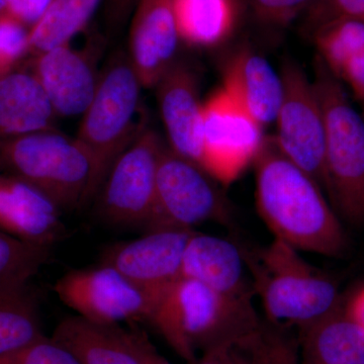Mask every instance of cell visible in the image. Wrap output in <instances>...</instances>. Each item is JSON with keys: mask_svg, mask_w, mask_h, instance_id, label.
Segmentation results:
<instances>
[{"mask_svg": "<svg viewBox=\"0 0 364 364\" xmlns=\"http://www.w3.org/2000/svg\"><path fill=\"white\" fill-rule=\"evenodd\" d=\"M102 0H53L46 13L28 30V55L37 56L71 44L88 25Z\"/></svg>", "mask_w": 364, "mask_h": 364, "instance_id": "23", "label": "cell"}, {"mask_svg": "<svg viewBox=\"0 0 364 364\" xmlns=\"http://www.w3.org/2000/svg\"><path fill=\"white\" fill-rule=\"evenodd\" d=\"M53 0H11L6 11L30 30L42 18Z\"/></svg>", "mask_w": 364, "mask_h": 364, "instance_id": "33", "label": "cell"}, {"mask_svg": "<svg viewBox=\"0 0 364 364\" xmlns=\"http://www.w3.org/2000/svg\"><path fill=\"white\" fill-rule=\"evenodd\" d=\"M219 186L202 166L165 144L146 232L193 230L208 222L226 224L230 219L229 203Z\"/></svg>", "mask_w": 364, "mask_h": 364, "instance_id": "7", "label": "cell"}, {"mask_svg": "<svg viewBox=\"0 0 364 364\" xmlns=\"http://www.w3.org/2000/svg\"><path fill=\"white\" fill-rule=\"evenodd\" d=\"M312 37L320 58L337 76L349 59L364 52V21H335L323 26Z\"/></svg>", "mask_w": 364, "mask_h": 364, "instance_id": "25", "label": "cell"}, {"mask_svg": "<svg viewBox=\"0 0 364 364\" xmlns=\"http://www.w3.org/2000/svg\"><path fill=\"white\" fill-rule=\"evenodd\" d=\"M53 338L70 349L82 364H143L129 331L95 324L79 316L64 318Z\"/></svg>", "mask_w": 364, "mask_h": 364, "instance_id": "21", "label": "cell"}, {"mask_svg": "<svg viewBox=\"0 0 364 364\" xmlns=\"http://www.w3.org/2000/svg\"><path fill=\"white\" fill-rule=\"evenodd\" d=\"M0 364H82L80 359L54 338L42 336L20 350L0 358Z\"/></svg>", "mask_w": 364, "mask_h": 364, "instance_id": "28", "label": "cell"}, {"mask_svg": "<svg viewBox=\"0 0 364 364\" xmlns=\"http://www.w3.org/2000/svg\"><path fill=\"white\" fill-rule=\"evenodd\" d=\"M317 0H249L254 16L267 26H289L306 14Z\"/></svg>", "mask_w": 364, "mask_h": 364, "instance_id": "31", "label": "cell"}, {"mask_svg": "<svg viewBox=\"0 0 364 364\" xmlns=\"http://www.w3.org/2000/svg\"><path fill=\"white\" fill-rule=\"evenodd\" d=\"M224 86L263 127L275 121L282 100V80L267 59L249 49L235 53L225 65Z\"/></svg>", "mask_w": 364, "mask_h": 364, "instance_id": "18", "label": "cell"}, {"mask_svg": "<svg viewBox=\"0 0 364 364\" xmlns=\"http://www.w3.org/2000/svg\"><path fill=\"white\" fill-rule=\"evenodd\" d=\"M282 100L273 136L282 154L326 188L325 121L313 81L291 60L282 65Z\"/></svg>", "mask_w": 364, "mask_h": 364, "instance_id": "10", "label": "cell"}, {"mask_svg": "<svg viewBox=\"0 0 364 364\" xmlns=\"http://www.w3.org/2000/svg\"><path fill=\"white\" fill-rule=\"evenodd\" d=\"M11 0H0V13L6 11L7 6L11 4Z\"/></svg>", "mask_w": 364, "mask_h": 364, "instance_id": "37", "label": "cell"}, {"mask_svg": "<svg viewBox=\"0 0 364 364\" xmlns=\"http://www.w3.org/2000/svg\"><path fill=\"white\" fill-rule=\"evenodd\" d=\"M30 70L44 88L57 117L85 114L100 79L88 53L78 51L71 44L32 57Z\"/></svg>", "mask_w": 364, "mask_h": 364, "instance_id": "15", "label": "cell"}, {"mask_svg": "<svg viewBox=\"0 0 364 364\" xmlns=\"http://www.w3.org/2000/svg\"><path fill=\"white\" fill-rule=\"evenodd\" d=\"M181 40L198 47L221 44L233 32L235 0H172Z\"/></svg>", "mask_w": 364, "mask_h": 364, "instance_id": "22", "label": "cell"}, {"mask_svg": "<svg viewBox=\"0 0 364 364\" xmlns=\"http://www.w3.org/2000/svg\"><path fill=\"white\" fill-rule=\"evenodd\" d=\"M263 335L261 330L246 338L215 345L193 364H260Z\"/></svg>", "mask_w": 364, "mask_h": 364, "instance_id": "27", "label": "cell"}, {"mask_svg": "<svg viewBox=\"0 0 364 364\" xmlns=\"http://www.w3.org/2000/svg\"><path fill=\"white\" fill-rule=\"evenodd\" d=\"M264 140L262 124L223 88L203 102L200 166L221 186L254 164Z\"/></svg>", "mask_w": 364, "mask_h": 364, "instance_id": "9", "label": "cell"}, {"mask_svg": "<svg viewBox=\"0 0 364 364\" xmlns=\"http://www.w3.org/2000/svg\"><path fill=\"white\" fill-rule=\"evenodd\" d=\"M179 41L172 0H138L128 57L143 87H154L176 61Z\"/></svg>", "mask_w": 364, "mask_h": 364, "instance_id": "13", "label": "cell"}, {"mask_svg": "<svg viewBox=\"0 0 364 364\" xmlns=\"http://www.w3.org/2000/svg\"><path fill=\"white\" fill-rule=\"evenodd\" d=\"M164 146L157 132L144 124L135 140L114 163L95 196L97 214L105 223L145 228L154 205Z\"/></svg>", "mask_w": 364, "mask_h": 364, "instance_id": "8", "label": "cell"}, {"mask_svg": "<svg viewBox=\"0 0 364 364\" xmlns=\"http://www.w3.org/2000/svg\"><path fill=\"white\" fill-rule=\"evenodd\" d=\"M195 230L146 232L135 240L114 244L102 254L109 265L144 291L162 294L181 277L182 261Z\"/></svg>", "mask_w": 364, "mask_h": 364, "instance_id": "12", "label": "cell"}, {"mask_svg": "<svg viewBox=\"0 0 364 364\" xmlns=\"http://www.w3.org/2000/svg\"><path fill=\"white\" fill-rule=\"evenodd\" d=\"M49 251L0 231V286H26L45 264Z\"/></svg>", "mask_w": 364, "mask_h": 364, "instance_id": "26", "label": "cell"}, {"mask_svg": "<svg viewBox=\"0 0 364 364\" xmlns=\"http://www.w3.org/2000/svg\"><path fill=\"white\" fill-rule=\"evenodd\" d=\"M256 207L273 234L301 252L338 257L347 246L338 217L316 179L265 136L254 161Z\"/></svg>", "mask_w": 364, "mask_h": 364, "instance_id": "1", "label": "cell"}, {"mask_svg": "<svg viewBox=\"0 0 364 364\" xmlns=\"http://www.w3.org/2000/svg\"><path fill=\"white\" fill-rule=\"evenodd\" d=\"M242 251L253 293L274 324L303 329L340 305L334 282L311 267L293 246L273 238L265 247Z\"/></svg>", "mask_w": 364, "mask_h": 364, "instance_id": "3", "label": "cell"}, {"mask_svg": "<svg viewBox=\"0 0 364 364\" xmlns=\"http://www.w3.org/2000/svg\"><path fill=\"white\" fill-rule=\"evenodd\" d=\"M62 303L95 324L148 320L161 294L144 291L109 265L67 272L55 284Z\"/></svg>", "mask_w": 364, "mask_h": 364, "instance_id": "11", "label": "cell"}, {"mask_svg": "<svg viewBox=\"0 0 364 364\" xmlns=\"http://www.w3.org/2000/svg\"><path fill=\"white\" fill-rule=\"evenodd\" d=\"M0 171L31 184L61 210L88 203L93 166L76 138L51 130L0 142Z\"/></svg>", "mask_w": 364, "mask_h": 364, "instance_id": "4", "label": "cell"}, {"mask_svg": "<svg viewBox=\"0 0 364 364\" xmlns=\"http://www.w3.org/2000/svg\"><path fill=\"white\" fill-rule=\"evenodd\" d=\"M351 88L356 97L364 102V52L349 59L337 74Z\"/></svg>", "mask_w": 364, "mask_h": 364, "instance_id": "34", "label": "cell"}, {"mask_svg": "<svg viewBox=\"0 0 364 364\" xmlns=\"http://www.w3.org/2000/svg\"><path fill=\"white\" fill-rule=\"evenodd\" d=\"M347 313L364 329V287L346 306Z\"/></svg>", "mask_w": 364, "mask_h": 364, "instance_id": "36", "label": "cell"}, {"mask_svg": "<svg viewBox=\"0 0 364 364\" xmlns=\"http://www.w3.org/2000/svg\"><path fill=\"white\" fill-rule=\"evenodd\" d=\"M62 210L39 189L0 171V231L49 248L65 234Z\"/></svg>", "mask_w": 364, "mask_h": 364, "instance_id": "16", "label": "cell"}, {"mask_svg": "<svg viewBox=\"0 0 364 364\" xmlns=\"http://www.w3.org/2000/svg\"><path fill=\"white\" fill-rule=\"evenodd\" d=\"M148 321L191 364L200 351L262 330L250 299L223 296L186 277L165 289Z\"/></svg>", "mask_w": 364, "mask_h": 364, "instance_id": "2", "label": "cell"}, {"mask_svg": "<svg viewBox=\"0 0 364 364\" xmlns=\"http://www.w3.org/2000/svg\"><path fill=\"white\" fill-rule=\"evenodd\" d=\"M301 364H364V329L337 306L301 329Z\"/></svg>", "mask_w": 364, "mask_h": 364, "instance_id": "20", "label": "cell"}, {"mask_svg": "<svg viewBox=\"0 0 364 364\" xmlns=\"http://www.w3.org/2000/svg\"><path fill=\"white\" fill-rule=\"evenodd\" d=\"M129 334L143 364H171L155 349L142 332L130 331Z\"/></svg>", "mask_w": 364, "mask_h": 364, "instance_id": "35", "label": "cell"}, {"mask_svg": "<svg viewBox=\"0 0 364 364\" xmlns=\"http://www.w3.org/2000/svg\"><path fill=\"white\" fill-rule=\"evenodd\" d=\"M142 87L124 53L114 55L100 75L95 97L82 114L76 136L92 161L88 202L97 196L112 165L145 124L135 122Z\"/></svg>", "mask_w": 364, "mask_h": 364, "instance_id": "5", "label": "cell"}, {"mask_svg": "<svg viewBox=\"0 0 364 364\" xmlns=\"http://www.w3.org/2000/svg\"><path fill=\"white\" fill-rule=\"evenodd\" d=\"M341 20L364 21V0H317L306 14L305 28L313 36L323 26Z\"/></svg>", "mask_w": 364, "mask_h": 364, "instance_id": "30", "label": "cell"}, {"mask_svg": "<svg viewBox=\"0 0 364 364\" xmlns=\"http://www.w3.org/2000/svg\"><path fill=\"white\" fill-rule=\"evenodd\" d=\"M44 336L26 286H0V358Z\"/></svg>", "mask_w": 364, "mask_h": 364, "instance_id": "24", "label": "cell"}, {"mask_svg": "<svg viewBox=\"0 0 364 364\" xmlns=\"http://www.w3.org/2000/svg\"><path fill=\"white\" fill-rule=\"evenodd\" d=\"M260 364H301L299 344L282 333L264 331Z\"/></svg>", "mask_w": 364, "mask_h": 364, "instance_id": "32", "label": "cell"}, {"mask_svg": "<svg viewBox=\"0 0 364 364\" xmlns=\"http://www.w3.org/2000/svg\"><path fill=\"white\" fill-rule=\"evenodd\" d=\"M154 87L170 149L200 166L203 102L195 72L176 60Z\"/></svg>", "mask_w": 364, "mask_h": 364, "instance_id": "14", "label": "cell"}, {"mask_svg": "<svg viewBox=\"0 0 364 364\" xmlns=\"http://www.w3.org/2000/svg\"><path fill=\"white\" fill-rule=\"evenodd\" d=\"M313 82L325 121L326 189L340 213L364 223V119L340 79L318 57Z\"/></svg>", "mask_w": 364, "mask_h": 364, "instance_id": "6", "label": "cell"}, {"mask_svg": "<svg viewBox=\"0 0 364 364\" xmlns=\"http://www.w3.org/2000/svg\"><path fill=\"white\" fill-rule=\"evenodd\" d=\"M181 277L193 279L208 289L238 299H250L253 289L243 251L233 242L193 232L189 238Z\"/></svg>", "mask_w": 364, "mask_h": 364, "instance_id": "17", "label": "cell"}, {"mask_svg": "<svg viewBox=\"0 0 364 364\" xmlns=\"http://www.w3.org/2000/svg\"><path fill=\"white\" fill-rule=\"evenodd\" d=\"M57 114L44 88L31 70L0 76V142L54 129Z\"/></svg>", "mask_w": 364, "mask_h": 364, "instance_id": "19", "label": "cell"}, {"mask_svg": "<svg viewBox=\"0 0 364 364\" xmlns=\"http://www.w3.org/2000/svg\"><path fill=\"white\" fill-rule=\"evenodd\" d=\"M28 28L6 11L0 13V76L18 68L28 55Z\"/></svg>", "mask_w": 364, "mask_h": 364, "instance_id": "29", "label": "cell"}]
</instances>
